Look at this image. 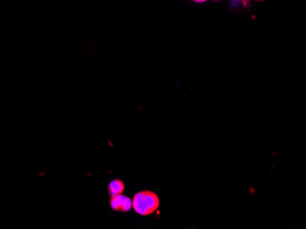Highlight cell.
<instances>
[{
	"mask_svg": "<svg viewBox=\"0 0 306 229\" xmlns=\"http://www.w3.org/2000/svg\"><path fill=\"white\" fill-rule=\"evenodd\" d=\"M160 206V199L155 193L142 191L134 196L132 199V207L141 215H151Z\"/></svg>",
	"mask_w": 306,
	"mask_h": 229,
	"instance_id": "1",
	"label": "cell"
},
{
	"mask_svg": "<svg viewBox=\"0 0 306 229\" xmlns=\"http://www.w3.org/2000/svg\"><path fill=\"white\" fill-rule=\"evenodd\" d=\"M215 1H217V0H215Z\"/></svg>",
	"mask_w": 306,
	"mask_h": 229,
	"instance_id": "7",
	"label": "cell"
},
{
	"mask_svg": "<svg viewBox=\"0 0 306 229\" xmlns=\"http://www.w3.org/2000/svg\"><path fill=\"white\" fill-rule=\"evenodd\" d=\"M124 190H125V185L121 180H113L109 182V194L110 197L120 195L122 194Z\"/></svg>",
	"mask_w": 306,
	"mask_h": 229,
	"instance_id": "3",
	"label": "cell"
},
{
	"mask_svg": "<svg viewBox=\"0 0 306 229\" xmlns=\"http://www.w3.org/2000/svg\"><path fill=\"white\" fill-rule=\"evenodd\" d=\"M235 1H237V2H241L242 4L244 6H248L250 4V0H235Z\"/></svg>",
	"mask_w": 306,
	"mask_h": 229,
	"instance_id": "4",
	"label": "cell"
},
{
	"mask_svg": "<svg viewBox=\"0 0 306 229\" xmlns=\"http://www.w3.org/2000/svg\"><path fill=\"white\" fill-rule=\"evenodd\" d=\"M257 1H263V0H257Z\"/></svg>",
	"mask_w": 306,
	"mask_h": 229,
	"instance_id": "6",
	"label": "cell"
},
{
	"mask_svg": "<svg viewBox=\"0 0 306 229\" xmlns=\"http://www.w3.org/2000/svg\"><path fill=\"white\" fill-rule=\"evenodd\" d=\"M195 2H197V3H202V2H206L207 0H194Z\"/></svg>",
	"mask_w": 306,
	"mask_h": 229,
	"instance_id": "5",
	"label": "cell"
},
{
	"mask_svg": "<svg viewBox=\"0 0 306 229\" xmlns=\"http://www.w3.org/2000/svg\"><path fill=\"white\" fill-rule=\"evenodd\" d=\"M110 206L115 211L128 212L132 208V200L129 197L120 194L118 196L111 197Z\"/></svg>",
	"mask_w": 306,
	"mask_h": 229,
	"instance_id": "2",
	"label": "cell"
}]
</instances>
